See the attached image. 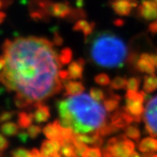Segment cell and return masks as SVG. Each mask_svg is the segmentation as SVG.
I'll list each match as a JSON object with an SVG mask.
<instances>
[{"instance_id": "obj_1", "label": "cell", "mask_w": 157, "mask_h": 157, "mask_svg": "<svg viewBox=\"0 0 157 157\" xmlns=\"http://www.w3.org/2000/svg\"><path fill=\"white\" fill-rule=\"evenodd\" d=\"M54 45L34 36L4 42L6 66L0 72V83L15 92L14 103L18 109L35 107L64 87L59 77L62 66Z\"/></svg>"}, {"instance_id": "obj_2", "label": "cell", "mask_w": 157, "mask_h": 157, "mask_svg": "<svg viewBox=\"0 0 157 157\" xmlns=\"http://www.w3.org/2000/svg\"><path fill=\"white\" fill-rule=\"evenodd\" d=\"M56 107L61 124L70 128L76 133H91L106 121L105 109L90 94L70 96L58 101Z\"/></svg>"}, {"instance_id": "obj_3", "label": "cell", "mask_w": 157, "mask_h": 157, "mask_svg": "<svg viewBox=\"0 0 157 157\" xmlns=\"http://www.w3.org/2000/svg\"><path fill=\"white\" fill-rule=\"evenodd\" d=\"M89 43V55L95 65L106 69H121L128 58V49L121 38L109 31L92 36Z\"/></svg>"}, {"instance_id": "obj_4", "label": "cell", "mask_w": 157, "mask_h": 157, "mask_svg": "<svg viewBox=\"0 0 157 157\" xmlns=\"http://www.w3.org/2000/svg\"><path fill=\"white\" fill-rule=\"evenodd\" d=\"M135 149V144L125 135H120L109 140L103 148L104 157H129Z\"/></svg>"}, {"instance_id": "obj_5", "label": "cell", "mask_w": 157, "mask_h": 157, "mask_svg": "<svg viewBox=\"0 0 157 157\" xmlns=\"http://www.w3.org/2000/svg\"><path fill=\"white\" fill-rule=\"evenodd\" d=\"M52 0H30L29 2L30 17L36 22H48L50 19V7Z\"/></svg>"}, {"instance_id": "obj_6", "label": "cell", "mask_w": 157, "mask_h": 157, "mask_svg": "<svg viewBox=\"0 0 157 157\" xmlns=\"http://www.w3.org/2000/svg\"><path fill=\"white\" fill-rule=\"evenodd\" d=\"M145 129L151 136H157V96L151 98L146 105L144 113Z\"/></svg>"}, {"instance_id": "obj_7", "label": "cell", "mask_w": 157, "mask_h": 157, "mask_svg": "<svg viewBox=\"0 0 157 157\" xmlns=\"http://www.w3.org/2000/svg\"><path fill=\"white\" fill-rule=\"evenodd\" d=\"M112 10L120 16H128L134 8H137V0H109Z\"/></svg>"}, {"instance_id": "obj_8", "label": "cell", "mask_w": 157, "mask_h": 157, "mask_svg": "<svg viewBox=\"0 0 157 157\" xmlns=\"http://www.w3.org/2000/svg\"><path fill=\"white\" fill-rule=\"evenodd\" d=\"M110 122L119 129H124L127 126L134 122V120L128 113L125 107H121L113 112L110 116Z\"/></svg>"}, {"instance_id": "obj_9", "label": "cell", "mask_w": 157, "mask_h": 157, "mask_svg": "<svg viewBox=\"0 0 157 157\" xmlns=\"http://www.w3.org/2000/svg\"><path fill=\"white\" fill-rule=\"evenodd\" d=\"M138 15L146 21H151L157 18V2L154 0H142L137 6Z\"/></svg>"}, {"instance_id": "obj_10", "label": "cell", "mask_w": 157, "mask_h": 157, "mask_svg": "<svg viewBox=\"0 0 157 157\" xmlns=\"http://www.w3.org/2000/svg\"><path fill=\"white\" fill-rule=\"evenodd\" d=\"M125 109L128 113L132 117L135 123H140L142 121L145 109L144 106V102L137 100L125 98Z\"/></svg>"}, {"instance_id": "obj_11", "label": "cell", "mask_w": 157, "mask_h": 157, "mask_svg": "<svg viewBox=\"0 0 157 157\" xmlns=\"http://www.w3.org/2000/svg\"><path fill=\"white\" fill-rule=\"evenodd\" d=\"M62 128L63 126L61 124L59 121L56 120L52 123H49L42 128V132L49 140H58L60 143H63L62 138Z\"/></svg>"}, {"instance_id": "obj_12", "label": "cell", "mask_w": 157, "mask_h": 157, "mask_svg": "<svg viewBox=\"0 0 157 157\" xmlns=\"http://www.w3.org/2000/svg\"><path fill=\"white\" fill-rule=\"evenodd\" d=\"M72 9L73 8L70 6V2L67 1L52 2L50 7V14L55 18L66 19L71 13Z\"/></svg>"}, {"instance_id": "obj_13", "label": "cell", "mask_w": 157, "mask_h": 157, "mask_svg": "<svg viewBox=\"0 0 157 157\" xmlns=\"http://www.w3.org/2000/svg\"><path fill=\"white\" fill-rule=\"evenodd\" d=\"M135 69L140 73H145L147 74H155V67L151 61L150 54L143 53L138 58L136 63Z\"/></svg>"}, {"instance_id": "obj_14", "label": "cell", "mask_w": 157, "mask_h": 157, "mask_svg": "<svg viewBox=\"0 0 157 157\" xmlns=\"http://www.w3.org/2000/svg\"><path fill=\"white\" fill-rule=\"evenodd\" d=\"M85 65L86 61L83 58H78L77 61L71 62L68 66L69 79H82Z\"/></svg>"}, {"instance_id": "obj_15", "label": "cell", "mask_w": 157, "mask_h": 157, "mask_svg": "<svg viewBox=\"0 0 157 157\" xmlns=\"http://www.w3.org/2000/svg\"><path fill=\"white\" fill-rule=\"evenodd\" d=\"M95 26L96 23L94 22H89L85 18H82L78 20L75 22L73 27V30L76 32L82 31V34H84V37L86 39L93 34Z\"/></svg>"}, {"instance_id": "obj_16", "label": "cell", "mask_w": 157, "mask_h": 157, "mask_svg": "<svg viewBox=\"0 0 157 157\" xmlns=\"http://www.w3.org/2000/svg\"><path fill=\"white\" fill-rule=\"evenodd\" d=\"M63 86L65 88V97L79 95L85 91V86L83 84L76 81L65 80L63 81Z\"/></svg>"}, {"instance_id": "obj_17", "label": "cell", "mask_w": 157, "mask_h": 157, "mask_svg": "<svg viewBox=\"0 0 157 157\" xmlns=\"http://www.w3.org/2000/svg\"><path fill=\"white\" fill-rule=\"evenodd\" d=\"M62 144L58 140H46L42 142L41 145V153L43 157H52L56 151H60Z\"/></svg>"}, {"instance_id": "obj_18", "label": "cell", "mask_w": 157, "mask_h": 157, "mask_svg": "<svg viewBox=\"0 0 157 157\" xmlns=\"http://www.w3.org/2000/svg\"><path fill=\"white\" fill-rule=\"evenodd\" d=\"M35 110L34 112V120L36 123L42 124L48 121L50 118V108L43 103L38 104L35 106Z\"/></svg>"}, {"instance_id": "obj_19", "label": "cell", "mask_w": 157, "mask_h": 157, "mask_svg": "<svg viewBox=\"0 0 157 157\" xmlns=\"http://www.w3.org/2000/svg\"><path fill=\"white\" fill-rule=\"evenodd\" d=\"M121 97L117 94H114L112 91L108 92V95L103 101L104 107L108 113H113L116 109H117L121 101Z\"/></svg>"}, {"instance_id": "obj_20", "label": "cell", "mask_w": 157, "mask_h": 157, "mask_svg": "<svg viewBox=\"0 0 157 157\" xmlns=\"http://www.w3.org/2000/svg\"><path fill=\"white\" fill-rule=\"evenodd\" d=\"M138 148L143 153L154 154L157 151V139L153 136L144 138L139 143Z\"/></svg>"}, {"instance_id": "obj_21", "label": "cell", "mask_w": 157, "mask_h": 157, "mask_svg": "<svg viewBox=\"0 0 157 157\" xmlns=\"http://www.w3.org/2000/svg\"><path fill=\"white\" fill-rule=\"evenodd\" d=\"M18 124L11 121L4 122L0 126V132L6 136H14L19 132Z\"/></svg>"}, {"instance_id": "obj_22", "label": "cell", "mask_w": 157, "mask_h": 157, "mask_svg": "<svg viewBox=\"0 0 157 157\" xmlns=\"http://www.w3.org/2000/svg\"><path fill=\"white\" fill-rule=\"evenodd\" d=\"M143 90L147 94L157 90V76L155 74H148L144 77Z\"/></svg>"}, {"instance_id": "obj_23", "label": "cell", "mask_w": 157, "mask_h": 157, "mask_svg": "<svg viewBox=\"0 0 157 157\" xmlns=\"http://www.w3.org/2000/svg\"><path fill=\"white\" fill-rule=\"evenodd\" d=\"M34 121V114L26 112H19L18 113V124L20 128L26 129L31 125L32 122Z\"/></svg>"}, {"instance_id": "obj_24", "label": "cell", "mask_w": 157, "mask_h": 157, "mask_svg": "<svg viewBox=\"0 0 157 157\" xmlns=\"http://www.w3.org/2000/svg\"><path fill=\"white\" fill-rule=\"evenodd\" d=\"M119 131V128L113 125L111 122L105 121L100 128L96 130L97 133L99 134L101 137L108 136L112 135V134L116 133L117 132Z\"/></svg>"}, {"instance_id": "obj_25", "label": "cell", "mask_w": 157, "mask_h": 157, "mask_svg": "<svg viewBox=\"0 0 157 157\" xmlns=\"http://www.w3.org/2000/svg\"><path fill=\"white\" fill-rule=\"evenodd\" d=\"M72 58H73V51L69 47L63 48L58 54V60L62 66L70 63Z\"/></svg>"}, {"instance_id": "obj_26", "label": "cell", "mask_w": 157, "mask_h": 157, "mask_svg": "<svg viewBox=\"0 0 157 157\" xmlns=\"http://www.w3.org/2000/svg\"><path fill=\"white\" fill-rule=\"evenodd\" d=\"M87 17L86 10H84L82 8H73L71 10V13L68 16L66 19L69 22H77L78 20L86 18Z\"/></svg>"}, {"instance_id": "obj_27", "label": "cell", "mask_w": 157, "mask_h": 157, "mask_svg": "<svg viewBox=\"0 0 157 157\" xmlns=\"http://www.w3.org/2000/svg\"><path fill=\"white\" fill-rule=\"evenodd\" d=\"M124 135L131 140H133L135 141L138 142L140 140L141 133L136 126L128 125L124 128Z\"/></svg>"}, {"instance_id": "obj_28", "label": "cell", "mask_w": 157, "mask_h": 157, "mask_svg": "<svg viewBox=\"0 0 157 157\" xmlns=\"http://www.w3.org/2000/svg\"><path fill=\"white\" fill-rule=\"evenodd\" d=\"M128 80L124 77L117 76L110 83V88L113 90H124L127 87Z\"/></svg>"}, {"instance_id": "obj_29", "label": "cell", "mask_w": 157, "mask_h": 157, "mask_svg": "<svg viewBox=\"0 0 157 157\" xmlns=\"http://www.w3.org/2000/svg\"><path fill=\"white\" fill-rule=\"evenodd\" d=\"M60 152L64 157L74 156L75 149H74V144L70 143V142H64L63 144H62Z\"/></svg>"}, {"instance_id": "obj_30", "label": "cell", "mask_w": 157, "mask_h": 157, "mask_svg": "<svg viewBox=\"0 0 157 157\" xmlns=\"http://www.w3.org/2000/svg\"><path fill=\"white\" fill-rule=\"evenodd\" d=\"M90 94L92 98L95 100L96 101L98 102L103 101L106 96V94H105V92H104L103 90L96 87L91 88V89H90Z\"/></svg>"}, {"instance_id": "obj_31", "label": "cell", "mask_w": 157, "mask_h": 157, "mask_svg": "<svg viewBox=\"0 0 157 157\" xmlns=\"http://www.w3.org/2000/svg\"><path fill=\"white\" fill-rule=\"evenodd\" d=\"M94 82L98 85L101 86H108L111 83L109 75L105 73H101V74L96 75L94 78Z\"/></svg>"}, {"instance_id": "obj_32", "label": "cell", "mask_w": 157, "mask_h": 157, "mask_svg": "<svg viewBox=\"0 0 157 157\" xmlns=\"http://www.w3.org/2000/svg\"><path fill=\"white\" fill-rule=\"evenodd\" d=\"M141 82V79L138 77H132L128 80L127 89L128 90H132V91H138L139 90L140 85Z\"/></svg>"}, {"instance_id": "obj_33", "label": "cell", "mask_w": 157, "mask_h": 157, "mask_svg": "<svg viewBox=\"0 0 157 157\" xmlns=\"http://www.w3.org/2000/svg\"><path fill=\"white\" fill-rule=\"evenodd\" d=\"M10 157H32L31 151L24 147H18L11 151Z\"/></svg>"}, {"instance_id": "obj_34", "label": "cell", "mask_w": 157, "mask_h": 157, "mask_svg": "<svg viewBox=\"0 0 157 157\" xmlns=\"http://www.w3.org/2000/svg\"><path fill=\"white\" fill-rule=\"evenodd\" d=\"M82 157H102V153L100 147H88Z\"/></svg>"}, {"instance_id": "obj_35", "label": "cell", "mask_w": 157, "mask_h": 157, "mask_svg": "<svg viewBox=\"0 0 157 157\" xmlns=\"http://www.w3.org/2000/svg\"><path fill=\"white\" fill-rule=\"evenodd\" d=\"M42 132V127L39 125H35V124H31L27 128V132L29 134L30 138H31V139H35V138L38 137Z\"/></svg>"}, {"instance_id": "obj_36", "label": "cell", "mask_w": 157, "mask_h": 157, "mask_svg": "<svg viewBox=\"0 0 157 157\" xmlns=\"http://www.w3.org/2000/svg\"><path fill=\"white\" fill-rule=\"evenodd\" d=\"M16 114L15 111L9 110V111H3L0 113V124L4 122L9 121L10 119L14 117V116Z\"/></svg>"}, {"instance_id": "obj_37", "label": "cell", "mask_w": 157, "mask_h": 157, "mask_svg": "<svg viewBox=\"0 0 157 157\" xmlns=\"http://www.w3.org/2000/svg\"><path fill=\"white\" fill-rule=\"evenodd\" d=\"M54 38H53V43L54 44V46H62L63 44V38L61 36V34L58 33V31H57L56 28L54 30Z\"/></svg>"}, {"instance_id": "obj_38", "label": "cell", "mask_w": 157, "mask_h": 157, "mask_svg": "<svg viewBox=\"0 0 157 157\" xmlns=\"http://www.w3.org/2000/svg\"><path fill=\"white\" fill-rule=\"evenodd\" d=\"M10 145L8 140L5 137V136L0 133V152L6 150Z\"/></svg>"}, {"instance_id": "obj_39", "label": "cell", "mask_w": 157, "mask_h": 157, "mask_svg": "<svg viewBox=\"0 0 157 157\" xmlns=\"http://www.w3.org/2000/svg\"><path fill=\"white\" fill-rule=\"evenodd\" d=\"M29 134H28L27 132H19L18 133V138L21 142H23V143H26V141L29 139Z\"/></svg>"}, {"instance_id": "obj_40", "label": "cell", "mask_w": 157, "mask_h": 157, "mask_svg": "<svg viewBox=\"0 0 157 157\" xmlns=\"http://www.w3.org/2000/svg\"><path fill=\"white\" fill-rule=\"evenodd\" d=\"M148 30L152 34H157V18L155 22H152L148 26Z\"/></svg>"}, {"instance_id": "obj_41", "label": "cell", "mask_w": 157, "mask_h": 157, "mask_svg": "<svg viewBox=\"0 0 157 157\" xmlns=\"http://www.w3.org/2000/svg\"><path fill=\"white\" fill-rule=\"evenodd\" d=\"M13 0H0V9L6 8L12 3Z\"/></svg>"}, {"instance_id": "obj_42", "label": "cell", "mask_w": 157, "mask_h": 157, "mask_svg": "<svg viewBox=\"0 0 157 157\" xmlns=\"http://www.w3.org/2000/svg\"><path fill=\"white\" fill-rule=\"evenodd\" d=\"M30 151H31L32 157H43L42 153L37 148H33Z\"/></svg>"}, {"instance_id": "obj_43", "label": "cell", "mask_w": 157, "mask_h": 157, "mask_svg": "<svg viewBox=\"0 0 157 157\" xmlns=\"http://www.w3.org/2000/svg\"><path fill=\"white\" fill-rule=\"evenodd\" d=\"M6 66V59L4 58V56L0 55V71L3 70V68Z\"/></svg>"}, {"instance_id": "obj_44", "label": "cell", "mask_w": 157, "mask_h": 157, "mask_svg": "<svg viewBox=\"0 0 157 157\" xmlns=\"http://www.w3.org/2000/svg\"><path fill=\"white\" fill-rule=\"evenodd\" d=\"M150 58H151V62L155 66V69H157V54H150Z\"/></svg>"}, {"instance_id": "obj_45", "label": "cell", "mask_w": 157, "mask_h": 157, "mask_svg": "<svg viewBox=\"0 0 157 157\" xmlns=\"http://www.w3.org/2000/svg\"><path fill=\"white\" fill-rule=\"evenodd\" d=\"M75 5L78 8H83L85 6V0H76Z\"/></svg>"}, {"instance_id": "obj_46", "label": "cell", "mask_w": 157, "mask_h": 157, "mask_svg": "<svg viewBox=\"0 0 157 157\" xmlns=\"http://www.w3.org/2000/svg\"><path fill=\"white\" fill-rule=\"evenodd\" d=\"M114 25L117 26H124V22L123 19H121V18H118V19H116L114 21Z\"/></svg>"}, {"instance_id": "obj_47", "label": "cell", "mask_w": 157, "mask_h": 157, "mask_svg": "<svg viewBox=\"0 0 157 157\" xmlns=\"http://www.w3.org/2000/svg\"><path fill=\"white\" fill-rule=\"evenodd\" d=\"M6 17V14L4 13V12L0 11V24L2 23L4 20H5Z\"/></svg>"}, {"instance_id": "obj_48", "label": "cell", "mask_w": 157, "mask_h": 157, "mask_svg": "<svg viewBox=\"0 0 157 157\" xmlns=\"http://www.w3.org/2000/svg\"><path fill=\"white\" fill-rule=\"evenodd\" d=\"M129 157H141V155H140L138 152H136V151H133V152L130 155Z\"/></svg>"}, {"instance_id": "obj_49", "label": "cell", "mask_w": 157, "mask_h": 157, "mask_svg": "<svg viewBox=\"0 0 157 157\" xmlns=\"http://www.w3.org/2000/svg\"><path fill=\"white\" fill-rule=\"evenodd\" d=\"M52 157H62V155L61 152H59V151H56L55 153L52 155Z\"/></svg>"}, {"instance_id": "obj_50", "label": "cell", "mask_w": 157, "mask_h": 157, "mask_svg": "<svg viewBox=\"0 0 157 157\" xmlns=\"http://www.w3.org/2000/svg\"><path fill=\"white\" fill-rule=\"evenodd\" d=\"M154 1H155V2H157V0H154Z\"/></svg>"}, {"instance_id": "obj_51", "label": "cell", "mask_w": 157, "mask_h": 157, "mask_svg": "<svg viewBox=\"0 0 157 157\" xmlns=\"http://www.w3.org/2000/svg\"><path fill=\"white\" fill-rule=\"evenodd\" d=\"M71 157H74V156H71Z\"/></svg>"}]
</instances>
